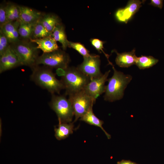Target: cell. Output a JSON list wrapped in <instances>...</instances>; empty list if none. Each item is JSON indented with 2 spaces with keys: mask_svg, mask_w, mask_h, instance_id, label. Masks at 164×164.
I'll use <instances>...</instances> for the list:
<instances>
[{
  "mask_svg": "<svg viewBox=\"0 0 164 164\" xmlns=\"http://www.w3.org/2000/svg\"><path fill=\"white\" fill-rule=\"evenodd\" d=\"M6 3H2L0 5V27L8 22L6 14Z\"/></svg>",
  "mask_w": 164,
  "mask_h": 164,
  "instance_id": "4316f807",
  "label": "cell"
},
{
  "mask_svg": "<svg viewBox=\"0 0 164 164\" xmlns=\"http://www.w3.org/2000/svg\"><path fill=\"white\" fill-rule=\"evenodd\" d=\"M135 50L131 51L118 53L116 51L117 54L115 61L117 65L121 67L128 68L135 64L137 56H136Z\"/></svg>",
  "mask_w": 164,
  "mask_h": 164,
  "instance_id": "9a60e30c",
  "label": "cell"
},
{
  "mask_svg": "<svg viewBox=\"0 0 164 164\" xmlns=\"http://www.w3.org/2000/svg\"><path fill=\"white\" fill-rule=\"evenodd\" d=\"M10 44L7 38L0 30V56L7 50Z\"/></svg>",
  "mask_w": 164,
  "mask_h": 164,
  "instance_id": "484cf974",
  "label": "cell"
},
{
  "mask_svg": "<svg viewBox=\"0 0 164 164\" xmlns=\"http://www.w3.org/2000/svg\"><path fill=\"white\" fill-rule=\"evenodd\" d=\"M92 45L97 50L99 53L102 52L107 58L109 63L110 64H112L109 60V56L104 51V42L99 39L95 38L92 39L90 40Z\"/></svg>",
  "mask_w": 164,
  "mask_h": 164,
  "instance_id": "d4e9b609",
  "label": "cell"
},
{
  "mask_svg": "<svg viewBox=\"0 0 164 164\" xmlns=\"http://www.w3.org/2000/svg\"><path fill=\"white\" fill-rule=\"evenodd\" d=\"M49 104L56 113L59 123L71 122L74 114L72 104L68 98L65 95L52 94Z\"/></svg>",
  "mask_w": 164,
  "mask_h": 164,
  "instance_id": "5b68a950",
  "label": "cell"
},
{
  "mask_svg": "<svg viewBox=\"0 0 164 164\" xmlns=\"http://www.w3.org/2000/svg\"><path fill=\"white\" fill-rule=\"evenodd\" d=\"M114 73L111 77L108 79L104 95V100L110 102L121 99L124 95L125 90L132 79L129 74H125L117 70L113 64L111 65Z\"/></svg>",
  "mask_w": 164,
  "mask_h": 164,
  "instance_id": "7a4b0ae2",
  "label": "cell"
},
{
  "mask_svg": "<svg viewBox=\"0 0 164 164\" xmlns=\"http://www.w3.org/2000/svg\"><path fill=\"white\" fill-rule=\"evenodd\" d=\"M74 130L73 123H59L54 128L55 136L58 140L64 139L72 134Z\"/></svg>",
  "mask_w": 164,
  "mask_h": 164,
  "instance_id": "e0dca14e",
  "label": "cell"
},
{
  "mask_svg": "<svg viewBox=\"0 0 164 164\" xmlns=\"http://www.w3.org/2000/svg\"><path fill=\"white\" fill-rule=\"evenodd\" d=\"M22 66L17 55L10 45L0 56V73Z\"/></svg>",
  "mask_w": 164,
  "mask_h": 164,
  "instance_id": "8fae6325",
  "label": "cell"
},
{
  "mask_svg": "<svg viewBox=\"0 0 164 164\" xmlns=\"http://www.w3.org/2000/svg\"><path fill=\"white\" fill-rule=\"evenodd\" d=\"M68 47L75 50L82 55L83 57L89 56L91 55L89 53V51L84 46L80 43L73 42L69 41Z\"/></svg>",
  "mask_w": 164,
  "mask_h": 164,
  "instance_id": "cb8c5ba5",
  "label": "cell"
},
{
  "mask_svg": "<svg viewBox=\"0 0 164 164\" xmlns=\"http://www.w3.org/2000/svg\"><path fill=\"white\" fill-rule=\"evenodd\" d=\"M19 22V36L24 39L29 40L31 38L35 25L37 22L32 23H26Z\"/></svg>",
  "mask_w": 164,
  "mask_h": 164,
  "instance_id": "7402d4cb",
  "label": "cell"
},
{
  "mask_svg": "<svg viewBox=\"0 0 164 164\" xmlns=\"http://www.w3.org/2000/svg\"><path fill=\"white\" fill-rule=\"evenodd\" d=\"M145 1L138 0L129 1L124 8H120L116 12L115 16L119 21L127 23L128 21L136 13Z\"/></svg>",
  "mask_w": 164,
  "mask_h": 164,
  "instance_id": "30bf717a",
  "label": "cell"
},
{
  "mask_svg": "<svg viewBox=\"0 0 164 164\" xmlns=\"http://www.w3.org/2000/svg\"><path fill=\"white\" fill-rule=\"evenodd\" d=\"M93 108L90 109L84 115L80 118L81 121L90 125L100 127L104 132L108 139L111 138V135L108 133L102 127L104 121L97 118L93 113Z\"/></svg>",
  "mask_w": 164,
  "mask_h": 164,
  "instance_id": "ac0fdd59",
  "label": "cell"
},
{
  "mask_svg": "<svg viewBox=\"0 0 164 164\" xmlns=\"http://www.w3.org/2000/svg\"><path fill=\"white\" fill-rule=\"evenodd\" d=\"M110 70L106 72L104 74L98 77L91 80L85 87V92L96 101L97 98L104 93L105 91V83L108 81V77Z\"/></svg>",
  "mask_w": 164,
  "mask_h": 164,
  "instance_id": "9c48e42d",
  "label": "cell"
},
{
  "mask_svg": "<svg viewBox=\"0 0 164 164\" xmlns=\"http://www.w3.org/2000/svg\"><path fill=\"white\" fill-rule=\"evenodd\" d=\"M39 21L43 26L52 34L56 26L61 23L58 16L52 13L43 14Z\"/></svg>",
  "mask_w": 164,
  "mask_h": 164,
  "instance_id": "2e32d148",
  "label": "cell"
},
{
  "mask_svg": "<svg viewBox=\"0 0 164 164\" xmlns=\"http://www.w3.org/2000/svg\"><path fill=\"white\" fill-rule=\"evenodd\" d=\"M48 36H52V33L49 32L39 20L35 25L30 39H38Z\"/></svg>",
  "mask_w": 164,
  "mask_h": 164,
  "instance_id": "603a6c76",
  "label": "cell"
},
{
  "mask_svg": "<svg viewBox=\"0 0 164 164\" xmlns=\"http://www.w3.org/2000/svg\"><path fill=\"white\" fill-rule=\"evenodd\" d=\"M19 21L8 22L0 27V30L8 39L10 44L15 43L19 39Z\"/></svg>",
  "mask_w": 164,
  "mask_h": 164,
  "instance_id": "7c38bea8",
  "label": "cell"
},
{
  "mask_svg": "<svg viewBox=\"0 0 164 164\" xmlns=\"http://www.w3.org/2000/svg\"><path fill=\"white\" fill-rule=\"evenodd\" d=\"M117 164H138L130 160H122L118 162Z\"/></svg>",
  "mask_w": 164,
  "mask_h": 164,
  "instance_id": "f1b7e54d",
  "label": "cell"
},
{
  "mask_svg": "<svg viewBox=\"0 0 164 164\" xmlns=\"http://www.w3.org/2000/svg\"><path fill=\"white\" fill-rule=\"evenodd\" d=\"M62 70L63 74L60 80L66 90V95L84 90L91 80L77 67H69Z\"/></svg>",
  "mask_w": 164,
  "mask_h": 164,
  "instance_id": "3957f363",
  "label": "cell"
},
{
  "mask_svg": "<svg viewBox=\"0 0 164 164\" xmlns=\"http://www.w3.org/2000/svg\"><path fill=\"white\" fill-rule=\"evenodd\" d=\"M52 37L56 41L60 43L63 50H66L68 46L64 26L61 22L55 27L52 34Z\"/></svg>",
  "mask_w": 164,
  "mask_h": 164,
  "instance_id": "d6986e66",
  "label": "cell"
},
{
  "mask_svg": "<svg viewBox=\"0 0 164 164\" xmlns=\"http://www.w3.org/2000/svg\"><path fill=\"white\" fill-rule=\"evenodd\" d=\"M149 4L161 9L163 7V1L162 0H151Z\"/></svg>",
  "mask_w": 164,
  "mask_h": 164,
  "instance_id": "83f0119b",
  "label": "cell"
},
{
  "mask_svg": "<svg viewBox=\"0 0 164 164\" xmlns=\"http://www.w3.org/2000/svg\"><path fill=\"white\" fill-rule=\"evenodd\" d=\"M30 41L19 40L10 44L21 63V65L30 67L32 70L37 66L39 56L38 49Z\"/></svg>",
  "mask_w": 164,
  "mask_h": 164,
  "instance_id": "277c9868",
  "label": "cell"
},
{
  "mask_svg": "<svg viewBox=\"0 0 164 164\" xmlns=\"http://www.w3.org/2000/svg\"><path fill=\"white\" fill-rule=\"evenodd\" d=\"M52 69L44 66H37L32 69L31 80L42 88L46 90L51 94H59L64 88L61 80H58Z\"/></svg>",
  "mask_w": 164,
  "mask_h": 164,
  "instance_id": "6da1fadb",
  "label": "cell"
},
{
  "mask_svg": "<svg viewBox=\"0 0 164 164\" xmlns=\"http://www.w3.org/2000/svg\"><path fill=\"white\" fill-rule=\"evenodd\" d=\"M29 41L32 43H36L37 49L41 50L43 53H49L59 49L56 42L52 36L38 39H30Z\"/></svg>",
  "mask_w": 164,
  "mask_h": 164,
  "instance_id": "5bb4252c",
  "label": "cell"
},
{
  "mask_svg": "<svg viewBox=\"0 0 164 164\" xmlns=\"http://www.w3.org/2000/svg\"><path fill=\"white\" fill-rule=\"evenodd\" d=\"M159 60L152 56L142 55L137 57L135 64L141 70L150 68L155 65Z\"/></svg>",
  "mask_w": 164,
  "mask_h": 164,
  "instance_id": "ffe728a7",
  "label": "cell"
},
{
  "mask_svg": "<svg viewBox=\"0 0 164 164\" xmlns=\"http://www.w3.org/2000/svg\"><path fill=\"white\" fill-rule=\"evenodd\" d=\"M70 58L68 53L59 49L47 53H43L39 56L36 65L43 66L51 69L64 70L69 67Z\"/></svg>",
  "mask_w": 164,
  "mask_h": 164,
  "instance_id": "8992f818",
  "label": "cell"
},
{
  "mask_svg": "<svg viewBox=\"0 0 164 164\" xmlns=\"http://www.w3.org/2000/svg\"><path fill=\"white\" fill-rule=\"evenodd\" d=\"M73 108L75 120L77 121L93 108L96 101L83 90L68 95Z\"/></svg>",
  "mask_w": 164,
  "mask_h": 164,
  "instance_id": "52a82bcc",
  "label": "cell"
},
{
  "mask_svg": "<svg viewBox=\"0 0 164 164\" xmlns=\"http://www.w3.org/2000/svg\"><path fill=\"white\" fill-rule=\"evenodd\" d=\"M6 14L9 22L19 21L20 11L19 5L12 3H6Z\"/></svg>",
  "mask_w": 164,
  "mask_h": 164,
  "instance_id": "44dd1931",
  "label": "cell"
},
{
  "mask_svg": "<svg viewBox=\"0 0 164 164\" xmlns=\"http://www.w3.org/2000/svg\"><path fill=\"white\" fill-rule=\"evenodd\" d=\"M20 11L19 21L26 23L37 22L43 15L40 11L24 6L19 5Z\"/></svg>",
  "mask_w": 164,
  "mask_h": 164,
  "instance_id": "4fadbf2b",
  "label": "cell"
},
{
  "mask_svg": "<svg viewBox=\"0 0 164 164\" xmlns=\"http://www.w3.org/2000/svg\"><path fill=\"white\" fill-rule=\"evenodd\" d=\"M100 64L99 56L97 55L91 54L89 56L84 57L83 62L77 67L91 80L103 74L100 70Z\"/></svg>",
  "mask_w": 164,
  "mask_h": 164,
  "instance_id": "ba28073f",
  "label": "cell"
}]
</instances>
